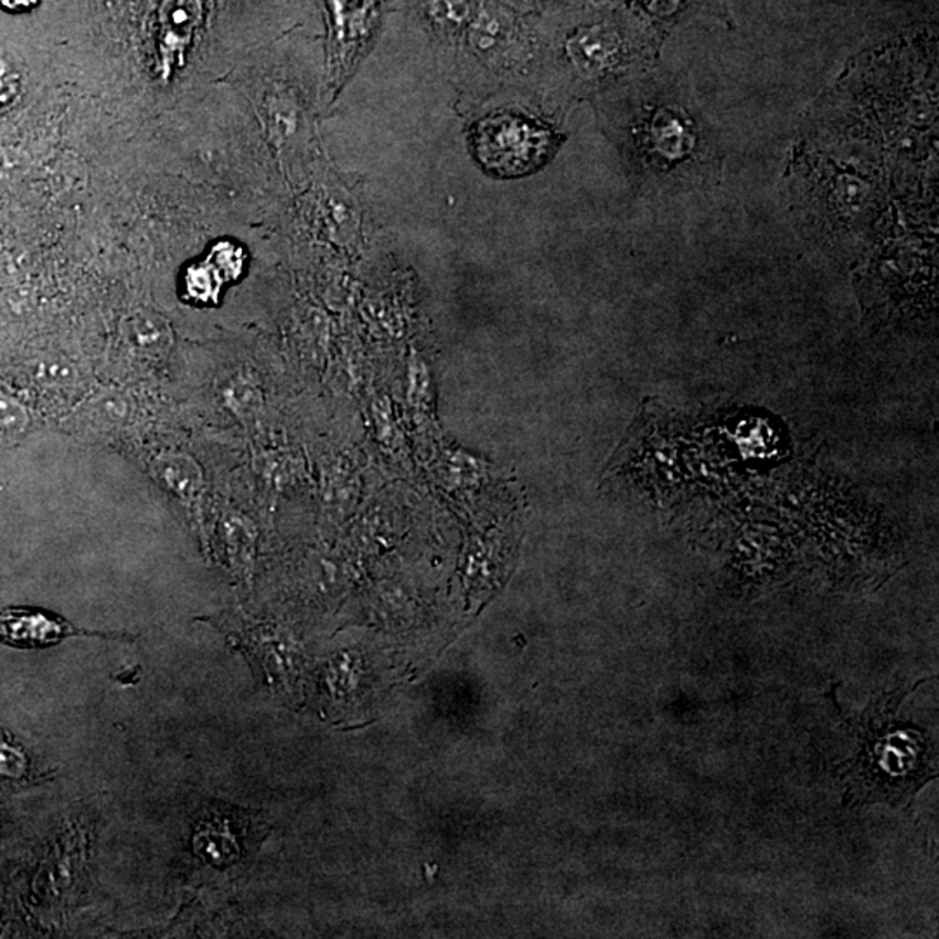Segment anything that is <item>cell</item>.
Wrapping results in <instances>:
<instances>
[{
    "label": "cell",
    "mask_w": 939,
    "mask_h": 939,
    "mask_svg": "<svg viewBox=\"0 0 939 939\" xmlns=\"http://www.w3.org/2000/svg\"><path fill=\"white\" fill-rule=\"evenodd\" d=\"M642 90L628 132L640 171L665 193L712 185L723 171V150L687 84L657 75Z\"/></svg>",
    "instance_id": "cell-1"
},
{
    "label": "cell",
    "mask_w": 939,
    "mask_h": 939,
    "mask_svg": "<svg viewBox=\"0 0 939 939\" xmlns=\"http://www.w3.org/2000/svg\"><path fill=\"white\" fill-rule=\"evenodd\" d=\"M477 157L503 177L530 173L554 150V135L542 124L515 114H497L477 126Z\"/></svg>",
    "instance_id": "cell-2"
},
{
    "label": "cell",
    "mask_w": 939,
    "mask_h": 939,
    "mask_svg": "<svg viewBox=\"0 0 939 939\" xmlns=\"http://www.w3.org/2000/svg\"><path fill=\"white\" fill-rule=\"evenodd\" d=\"M102 637L122 639L120 633L89 632L74 627L62 616L33 607L0 609V644L14 649H47L68 637Z\"/></svg>",
    "instance_id": "cell-3"
},
{
    "label": "cell",
    "mask_w": 939,
    "mask_h": 939,
    "mask_svg": "<svg viewBox=\"0 0 939 939\" xmlns=\"http://www.w3.org/2000/svg\"><path fill=\"white\" fill-rule=\"evenodd\" d=\"M253 821L247 812L220 811L210 812L201 818L193 847L195 853L214 866H226L237 862L246 854Z\"/></svg>",
    "instance_id": "cell-4"
},
{
    "label": "cell",
    "mask_w": 939,
    "mask_h": 939,
    "mask_svg": "<svg viewBox=\"0 0 939 939\" xmlns=\"http://www.w3.org/2000/svg\"><path fill=\"white\" fill-rule=\"evenodd\" d=\"M567 56L576 71L588 78L607 77L623 65L621 41L606 26L579 30L567 42Z\"/></svg>",
    "instance_id": "cell-5"
},
{
    "label": "cell",
    "mask_w": 939,
    "mask_h": 939,
    "mask_svg": "<svg viewBox=\"0 0 939 939\" xmlns=\"http://www.w3.org/2000/svg\"><path fill=\"white\" fill-rule=\"evenodd\" d=\"M186 286H189L190 292H192L195 298L210 300V298H213V296L216 295L217 289H220L217 270L207 267V265H204V267L192 268L189 277H186Z\"/></svg>",
    "instance_id": "cell-6"
},
{
    "label": "cell",
    "mask_w": 939,
    "mask_h": 939,
    "mask_svg": "<svg viewBox=\"0 0 939 939\" xmlns=\"http://www.w3.org/2000/svg\"><path fill=\"white\" fill-rule=\"evenodd\" d=\"M434 13L446 23H461L467 14V0H431Z\"/></svg>",
    "instance_id": "cell-7"
},
{
    "label": "cell",
    "mask_w": 939,
    "mask_h": 939,
    "mask_svg": "<svg viewBox=\"0 0 939 939\" xmlns=\"http://www.w3.org/2000/svg\"><path fill=\"white\" fill-rule=\"evenodd\" d=\"M8 8H23V6L32 4L33 0H2Z\"/></svg>",
    "instance_id": "cell-8"
}]
</instances>
